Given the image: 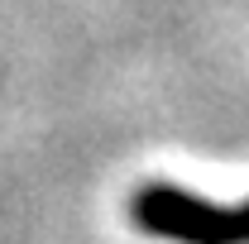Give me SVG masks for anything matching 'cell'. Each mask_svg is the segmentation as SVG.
<instances>
[{
  "label": "cell",
  "mask_w": 249,
  "mask_h": 244,
  "mask_svg": "<svg viewBox=\"0 0 249 244\" xmlns=\"http://www.w3.org/2000/svg\"><path fill=\"white\" fill-rule=\"evenodd\" d=\"M124 211L134 230L163 244H249V196L211 201L178 182H144Z\"/></svg>",
  "instance_id": "6da1fadb"
}]
</instances>
